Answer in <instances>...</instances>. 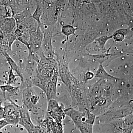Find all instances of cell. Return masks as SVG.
Listing matches in <instances>:
<instances>
[{"instance_id":"obj_21","label":"cell","mask_w":133,"mask_h":133,"mask_svg":"<svg viewBox=\"0 0 133 133\" xmlns=\"http://www.w3.org/2000/svg\"><path fill=\"white\" fill-rule=\"evenodd\" d=\"M8 125H9V124L5 119L0 121V129Z\"/></svg>"},{"instance_id":"obj_16","label":"cell","mask_w":133,"mask_h":133,"mask_svg":"<svg viewBox=\"0 0 133 133\" xmlns=\"http://www.w3.org/2000/svg\"><path fill=\"white\" fill-rule=\"evenodd\" d=\"M113 37V36H103L100 37L95 40L96 42L98 43L99 45L101 48H105L106 43L109 39H111Z\"/></svg>"},{"instance_id":"obj_23","label":"cell","mask_w":133,"mask_h":133,"mask_svg":"<svg viewBox=\"0 0 133 133\" xmlns=\"http://www.w3.org/2000/svg\"><path fill=\"white\" fill-rule=\"evenodd\" d=\"M94 74L92 72H88L86 74V78L88 79H91L93 77Z\"/></svg>"},{"instance_id":"obj_3","label":"cell","mask_w":133,"mask_h":133,"mask_svg":"<svg viewBox=\"0 0 133 133\" xmlns=\"http://www.w3.org/2000/svg\"><path fill=\"white\" fill-rule=\"evenodd\" d=\"M10 104H7L4 107L5 118L9 124L16 125L19 123L20 115L16 104L10 99Z\"/></svg>"},{"instance_id":"obj_20","label":"cell","mask_w":133,"mask_h":133,"mask_svg":"<svg viewBox=\"0 0 133 133\" xmlns=\"http://www.w3.org/2000/svg\"><path fill=\"white\" fill-rule=\"evenodd\" d=\"M5 118V109L4 107H2L0 104V119H4Z\"/></svg>"},{"instance_id":"obj_15","label":"cell","mask_w":133,"mask_h":133,"mask_svg":"<svg viewBox=\"0 0 133 133\" xmlns=\"http://www.w3.org/2000/svg\"><path fill=\"white\" fill-rule=\"evenodd\" d=\"M5 36L7 40L9 48L11 50L12 44L15 41L17 40V37L14 31L12 33L5 35Z\"/></svg>"},{"instance_id":"obj_8","label":"cell","mask_w":133,"mask_h":133,"mask_svg":"<svg viewBox=\"0 0 133 133\" xmlns=\"http://www.w3.org/2000/svg\"><path fill=\"white\" fill-rule=\"evenodd\" d=\"M16 26L14 17L5 18L0 21V31L5 35L14 32Z\"/></svg>"},{"instance_id":"obj_13","label":"cell","mask_w":133,"mask_h":133,"mask_svg":"<svg viewBox=\"0 0 133 133\" xmlns=\"http://www.w3.org/2000/svg\"><path fill=\"white\" fill-rule=\"evenodd\" d=\"M0 89L4 93L7 91L11 94L17 95L19 92L20 88L17 87L13 86L11 85L7 84L0 86Z\"/></svg>"},{"instance_id":"obj_19","label":"cell","mask_w":133,"mask_h":133,"mask_svg":"<svg viewBox=\"0 0 133 133\" xmlns=\"http://www.w3.org/2000/svg\"><path fill=\"white\" fill-rule=\"evenodd\" d=\"M6 10V18L14 17L15 14L12 7L8 5L5 6Z\"/></svg>"},{"instance_id":"obj_9","label":"cell","mask_w":133,"mask_h":133,"mask_svg":"<svg viewBox=\"0 0 133 133\" xmlns=\"http://www.w3.org/2000/svg\"><path fill=\"white\" fill-rule=\"evenodd\" d=\"M87 95L89 100L103 96L104 89L101 80L99 79V81L91 86L90 88L88 89Z\"/></svg>"},{"instance_id":"obj_17","label":"cell","mask_w":133,"mask_h":133,"mask_svg":"<svg viewBox=\"0 0 133 133\" xmlns=\"http://www.w3.org/2000/svg\"><path fill=\"white\" fill-rule=\"evenodd\" d=\"M13 70L11 69L10 70L8 80V84H14L16 83L17 81L16 77H19L17 75H15L14 74Z\"/></svg>"},{"instance_id":"obj_4","label":"cell","mask_w":133,"mask_h":133,"mask_svg":"<svg viewBox=\"0 0 133 133\" xmlns=\"http://www.w3.org/2000/svg\"><path fill=\"white\" fill-rule=\"evenodd\" d=\"M53 27L47 26L43 30V38L42 48L45 56L48 58H52V33Z\"/></svg>"},{"instance_id":"obj_2","label":"cell","mask_w":133,"mask_h":133,"mask_svg":"<svg viewBox=\"0 0 133 133\" xmlns=\"http://www.w3.org/2000/svg\"><path fill=\"white\" fill-rule=\"evenodd\" d=\"M40 97L36 94L31 87L24 88L22 92V102L23 105L29 112L36 114L38 109L36 106Z\"/></svg>"},{"instance_id":"obj_14","label":"cell","mask_w":133,"mask_h":133,"mask_svg":"<svg viewBox=\"0 0 133 133\" xmlns=\"http://www.w3.org/2000/svg\"><path fill=\"white\" fill-rule=\"evenodd\" d=\"M76 30V29L71 25H62V33L67 37L74 34Z\"/></svg>"},{"instance_id":"obj_7","label":"cell","mask_w":133,"mask_h":133,"mask_svg":"<svg viewBox=\"0 0 133 133\" xmlns=\"http://www.w3.org/2000/svg\"><path fill=\"white\" fill-rule=\"evenodd\" d=\"M14 32L17 37V40L26 45L27 47L29 45V33L28 29L24 25L16 24Z\"/></svg>"},{"instance_id":"obj_1","label":"cell","mask_w":133,"mask_h":133,"mask_svg":"<svg viewBox=\"0 0 133 133\" xmlns=\"http://www.w3.org/2000/svg\"><path fill=\"white\" fill-rule=\"evenodd\" d=\"M58 72V65L56 60L45 56L42 57L31 79V86L37 87L43 91L46 82Z\"/></svg>"},{"instance_id":"obj_10","label":"cell","mask_w":133,"mask_h":133,"mask_svg":"<svg viewBox=\"0 0 133 133\" xmlns=\"http://www.w3.org/2000/svg\"><path fill=\"white\" fill-rule=\"evenodd\" d=\"M3 55L5 56L10 66L11 67V69L13 70V71L15 72L16 73L17 75H18L21 78L22 84L24 81V77L23 76L22 73L20 69V67L17 64L16 62L14 61V59H12V58L10 57V56L8 54L7 51H5L3 54Z\"/></svg>"},{"instance_id":"obj_12","label":"cell","mask_w":133,"mask_h":133,"mask_svg":"<svg viewBox=\"0 0 133 133\" xmlns=\"http://www.w3.org/2000/svg\"><path fill=\"white\" fill-rule=\"evenodd\" d=\"M43 10L39 3L36 1V7L35 12L32 15V18L37 22L38 28L41 29H42L43 26L41 22V17L43 15Z\"/></svg>"},{"instance_id":"obj_22","label":"cell","mask_w":133,"mask_h":133,"mask_svg":"<svg viewBox=\"0 0 133 133\" xmlns=\"http://www.w3.org/2000/svg\"><path fill=\"white\" fill-rule=\"evenodd\" d=\"M9 0H0V5L5 6L8 5Z\"/></svg>"},{"instance_id":"obj_11","label":"cell","mask_w":133,"mask_h":133,"mask_svg":"<svg viewBox=\"0 0 133 133\" xmlns=\"http://www.w3.org/2000/svg\"><path fill=\"white\" fill-rule=\"evenodd\" d=\"M95 77L99 79L100 80H115L116 78L115 77L111 76L104 69L101 64L99 65Z\"/></svg>"},{"instance_id":"obj_5","label":"cell","mask_w":133,"mask_h":133,"mask_svg":"<svg viewBox=\"0 0 133 133\" xmlns=\"http://www.w3.org/2000/svg\"><path fill=\"white\" fill-rule=\"evenodd\" d=\"M16 105L20 112L19 124L23 126L29 133H35L36 127L31 121L28 110L23 105L20 106L16 104Z\"/></svg>"},{"instance_id":"obj_18","label":"cell","mask_w":133,"mask_h":133,"mask_svg":"<svg viewBox=\"0 0 133 133\" xmlns=\"http://www.w3.org/2000/svg\"><path fill=\"white\" fill-rule=\"evenodd\" d=\"M125 35L123 33L116 31L115 34L113 36V38L116 42H121L124 41L125 38Z\"/></svg>"},{"instance_id":"obj_6","label":"cell","mask_w":133,"mask_h":133,"mask_svg":"<svg viewBox=\"0 0 133 133\" xmlns=\"http://www.w3.org/2000/svg\"><path fill=\"white\" fill-rule=\"evenodd\" d=\"M59 73L55 74L45 84L43 91L45 93L48 101L56 99V98L57 86Z\"/></svg>"}]
</instances>
